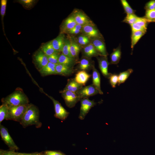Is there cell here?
Returning a JSON list of instances; mask_svg holds the SVG:
<instances>
[{
	"mask_svg": "<svg viewBox=\"0 0 155 155\" xmlns=\"http://www.w3.org/2000/svg\"><path fill=\"white\" fill-rule=\"evenodd\" d=\"M60 92L66 106L69 108L74 107L80 99L76 93L68 90H62Z\"/></svg>",
	"mask_w": 155,
	"mask_h": 155,
	"instance_id": "cell-4",
	"label": "cell"
},
{
	"mask_svg": "<svg viewBox=\"0 0 155 155\" xmlns=\"http://www.w3.org/2000/svg\"><path fill=\"white\" fill-rule=\"evenodd\" d=\"M40 50L47 56L56 53H59L54 49L51 41L42 45L41 47Z\"/></svg>",
	"mask_w": 155,
	"mask_h": 155,
	"instance_id": "cell-27",
	"label": "cell"
},
{
	"mask_svg": "<svg viewBox=\"0 0 155 155\" xmlns=\"http://www.w3.org/2000/svg\"><path fill=\"white\" fill-rule=\"evenodd\" d=\"M39 118V112L38 108L30 103L20 123L24 127L32 125H35L38 127L41 125Z\"/></svg>",
	"mask_w": 155,
	"mask_h": 155,
	"instance_id": "cell-1",
	"label": "cell"
},
{
	"mask_svg": "<svg viewBox=\"0 0 155 155\" xmlns=\"http://www.w3.org/2000/svg\"><path fill=\"white\" fill-rule=\"evenodd\" d=\"M43 154L44 155H65L60 152L52 150L46 151Z\"/></svg>",
	"mask_w": 155,
	"mask_h": 155,
	"instance_id": "cell-42",
	"label": "cell"
},
{
	"mask_svg": "<svg viewBox=\"0 0 155 155\" xmlns=\"http://www.w3.org/2000/svg\"><path fill=\"white\" fill-rule=\"evenodd\" d=\"M31 155H44V154L40 153H37L32 154Z\"/></svg>",
	"mask_w": 155,
	"mask_h": 155,
	"instance_id": "cell-45",
	"label": "cell"
},
{
	"mask_svg": "<svg viewBox=\"0 0 155 155\" xmlns=\"http://www.w3.org/2000/svg\"><path fill=\"white\" fill-rule=\"evenodd\" d=\"M91 43L93 44L96 49L101 56H107V53L105 44L104 40L95 38L91 39Z\"/></svg>",
	"mask_w": 155,
	"mask_h": 155,
	"instance_id": "cell-14",
	"label": "cell"
},
{
	"mask_svg": "<svg viewBox=\"0 0 155 155\" xmlns=\"http://www.w3.org/2000/svg\"><path fill=\"white\" fill-rule=\"evenodd\" d=\"M60 55L59 53H57L47 56L49 62L55 64H57Z\"/></svg>",
	"mask_w": 155,
	"mask_h": 155,
	"instance_id": "cell-39",
	"label": "cell"
},
{
	"mask_svg": "<svg viewBox=\"0 0 155 155\" xmlns=\"http://www.w3.org/2000/svg\"><path fill=\"white\" fill-rule=\"evenodd\" d=\"M72 14L77 24L82 26L87 24L95 25L89 18L82 10L75 9L73 11Z\"/></svg>",
	"mask_w": 155,
	"mask_h": 155,
	"instance_id": "cell-10",
	"label": "cell"
},
{
	"mask_svg": "<svg viewBox=\"0 0 155 155\" xmlns=\"http://www.w3.org/2000/svg\"><path fill=\"white\" fill-rule=\"evenodd\" d=\"M18 1L21 4L24 8L29 9L33 7L36 1L34 0H20Z\"/></svg>",
	"mask_w": 155,
	"mask_h": 155,
	"instance_id": "cell-34",
	"label": "cell"
},
{
	"mask_svg": "<svg viewBox=\"0 0 155 155\" xmlns=\"http://www.w3.org/2000/svg\"><path fill=\"white\" fill-rule=\"evenodd\" d=\"M93 62L91 59L82 56L79 61L78 62V69L80 71H86L92 69L93 67L94 66Z\"/></svg>",
	"mask_w": 155,
	"mask_h": 155,
	"instance_id": "cell-16",
	"label": "cell"
},
{
	"mask_svg": "<svg viewBox=\"0 0 155 155\" xmlns=\"http://www.w3.org/2000/svg\"><path fill=\"white\" fill-rule=\"evenodd\" d=\"M130 26L132 32L139 31H146L147 29L138 25L135 23L130 25Z\"/></svg>",
	"mask_w": 155,
	"mask_h": 155,
	"instance_id": "cell-41",
	"label": "cell"
},
{
	"mask_svg": "<svg viewBox=\"0 0 155 155\" xmlns=\"http://www.w3.org/2000/svg\"><path fill=\"white\" fill-rule=\"evenodd\" d=\"M78 62L74 59L69 57L62 53L60 54L58 60V63L62 64L71 68H73Z\"/></svg>",
	"mask_w": 155,
	"mask_h": 155,
	"instance_id": "cell-24",
	"label": "cell"
},
{
	"mask_svg": "<svg viewBox=\"0 0 155 155\" xmlns=\"http://www.w3.org/2000/svg\"><path fill=\"white\" fill-rule=\"evenodd\" d=\"M30 104L16 106H8V114L7 120H12L20 122Z\"/></svg>",
	"mask_w": 155,
	"mask_h": 155,
	"instance_id": "cell-3",
	"label": "cell"
},
{
	"mask_svg": "<svg viewBox=\"0 0 155 155\" xmlns=\"http://www.w3.org/2000/svg\"><path fill=\"white\" fill-rule=\"evenodd\" d=\"M8 114V106L2 104L0 106V123L4 120H7Z\"/></svg>",
	"mask_w": 155,
	"mask_h": 155,
	"instance_id": "cell-30",
	"label": "cell"
},
{
	"mask_svg": "<svg viewBox=\"0 0 155 155\" xmlns=\"http://www.w3.org/2000/svg\"><path fill=\"white\" fill-rule=\"evenodd\" d=\"M82 33L87 36L91 40L95 38L104 40L102 35L95 25L87 24L83 26Z\"/></svg>",
	"mask_w": 155,
	"mask_h": 155,
	"instance_id": "cell-5",
	"label": "cell"
},
{
	"mask_svg": "<svg viewBox=\"0 0 155 155\" xmlns=\"http://www.w3.org/2000/svg\"><path fill=\"white\" fill-rule=\"evenodd\" d=\"M83 86V85L77 82L74 79H69L67 80V83L63 90H68L76 93Z\"/></svg>",
	"mask_w": 155,
	"mask_h": 155,
	"instance_id": "cell-22",
	"label": "cell"
},
{
	"mask_svg": "<svg viewBox=\"0 0 155 155\" xmlns=\"http://www.w3.org/2000/svg\"><path fill=\"white\" fill-rule=\"evenodd\" d=\"M80 101L81 107L79 118L80 119L83 120L92 108L96 105V103L88 98L82 99Z\"/></svg>",
	"mask_w": 155,
	"mask_h": 155,
	"instance_id": "cell-8",
	"label": "cell"
},
{
	"mask_svg": "<svg viewBox=\"0 0 155 155\" xmlns=\"http://www.w3.org/2000/svg\"><path fill=\"white\" fill-rule=\"evenodd\" d=\"M121 46L119 45L116 49H114L111 54L110 63L111 64H117L119 63L121 57Z\"/></svg>",
	"mask_w": 155,
	"mask_h": 155,
	"instance_id": "cell-25",
	"label": "cell"
},
{
	"mask_svg": "<svg viewBox=\"0 0 155 155\" xmlns=\"http://www.w3.org/2000/svg\"><path fill=\"white\" fill-rule=\"evenodd\" d=\"M76 93L80 100L82 99L88 98L90 96L99 94L92 84L82 87Z\"/></svg>",
	"mask_w": 155,
	"mask_h": 155,
	"instance_id": "cell-11",
	"label": "cell"
},
{
	"mask_svg": "<svg viewBox=\"0 0 155 155\" xmlns=\"http://www.w3.org/2000/svg\"><path fill=\"white\" fill-rule=\"evenodd\" d=\"M61 52H62V53L64 55L74 59L70 51V42L69 39L65 40L64 44Z\"/></svg>",
	"mask_w": 155,
	"mask_h": 155,
	"instance_id": "cell-31",
	"label": "cell"
},
{
	"mask_svg": "<svg viewBox=\"0 0 155 155\" xmlns=\"http://www.w3.org/2000/svg\"><path fill=\"white\" fill-rule=\"evenodd\" d=\"M64 35L61 34L55 38L51 41L52 46L57 51L61 52L65 43Z\"/></svg>",
	"mask_w": 155,
	"mask_h": 155,
	"instance_id": "cell-23",
	"label": "cell"
},
{
	"mask_svg": "<svg viewBox=\"0 0 155 155\" xmlns=\"http://www.w3.org/2000/svg\"><path fill=\"white\" fill-rule=\"evenodd\" d=\"M24 155H26V153H24Z\"/></svg>",
	"mask_w": 155,
	"mask_h": 155,
	"instance_id": "cell-48",
	"label": "cell"
},
{
	"mask_svg": "<svg viewBox=\"0 0 155 155\" xmlns=\"http://www.w3.org/2000/svg\"><path fill=\"white\" fill-rule=\"evenodd\" d=\"M15 152L14 151L11 150L9 151L1 150L0 155H14Z\"/></svg>",
	"mask_w": 155,
	"mask_h": 155,
	"instance_id": "cell-43",
	"label": "cell"
},
{
	"mask_svg": "<svg viewBox=\"0 0 155 155\" xmlns=\"http://www.w3.org/2000/svg\"><path fill=\"white\" fill-rule=\"evenodd\" d=\"M69 39L70 42V51L72 57L76 61H78L79 54L82 47L73 38L70 37Z\"/></svg>",
	"mask_w": 155,
	"mask_h": 155,
	"instance_id": "cell-17",
	"label": "cell"
},
{
	"mask_svg": "<svg viewBox=\"0 0 155 155\" xmlns=\"http://www.w3.org/2000/svg\"><path fill=\"white\" fill-rule=\"evenodd\" d=\"M121 2L127 14H134L135 10L132 9L126 0H121Z\"/></svg>",
	"mask_w": 155,
	"mask_h": 155,
	"instance_id": "cell-35",
	"label": "cell"
},
{
	"mask_svg": "<svg viewBox=\"0 0 155 155\" xmlns=\"http://www.w3.org/2000/svg\"><path fill=\"white\" fill-rule=\"evenodd\" d=\"M77 24L74 16L72 14L66 18L63 22L61 28V34H67Z\"/></svg>",
	"mask_w": 155,
	"mask_h": 155,
	"instance_id": "cell-13",
	"label": "cell"
},
{
	"mask_svg": "<svg viewBox=\"0 0 155 155\" xmlns=\"http://www.w3.org/2000/svg\"><path fill=\"white\" fill-rule=\"evenodd\" d=\"M146 32L144 31H137L132 32L131 36V47L132 51L135 45L141 38L145 34Z\"/></svg>",
	"mask_w": 155,
	"mask_h": 155,
	"instance_id": "cell-26",
	"label": "cell"
},
{
	"mask_svg": "<svg viewBox=\"0 0 155 155\" xmlns=\"http://www.w3.org/2000/svg\"><path fill=\"white\" fill-rule=\"evenodd\" d=\"M24 153H20L18 152H15L14 155H24Z\"/></svg>",
	"mask_w": 155,
	"mask_h": 155,
	"instance_id": "cell-46",
	"label": "cell"
},
{
	"mask_svg": "<svg viewBox=\"0 0 155 155\" xmlns=\"http://www.w3.org/2000/svg\"><path fill=\"white\" fill-rule=\"evenodd\" d=\"M148 3L155 7V0H152L149 1Z\"/></svg>",
	"mask_w": 155,
	"mask_h": 155,
	"instance_id": "cell-44",
	"label": "cell"
},
{
	"mask_svg": "<svg viewBox=\"0 0 155 155\" xmlns=\"http://www.w3.org/2000/svg\"><path fill=\"white\" fill-rule=\"evenodd\" d=\"M133 71V70L132 69H129L120 73L118 75V85L119 86L121 84L124 83Z\"/></svg>",
	"mask_w": 155,
	"mask_h": 155,
	"instance_id": "cell-28",
	"label": "cell"
},
{
	"mask_svg": "<svg viewBox=\"0 0 155 155\" xmlns=\"http://www.w3.org/2000/svg\"><path fill=\"white\" fill-rule=\"evenodd\" d=\"M2 104L8 106H16L29 104V99L22 89L17 88L12 93L1 99Z\"/></svg>",
	"mask_w": 155,
	"mask_h": 155,
	"instance_id": "cell-2",
	"label": "cell"
},
{
	"mask_svg": "<svg viewBox=\"0 0 155 155\" xmlns=\"http://www.w3.org/2000/svg\"><path fill=\"white\" fill-rule=\"evenodd\" d=\"M92 84L98 91L99 94H102L103 92L100 87V73L95 68L94 65L92 68Z\"/></svg>",
	"mask_w": 155,
	"mask_h": 155,
	"instance_id": "cell-19",
	"label": "cell"
},
{
	"mask_svg": "<svg viewBox=\"0 0 155 155\" xmlns=\"http://www.w3.org/2000/svg\"><path fill=\"white\" fill-rule=\"evenodd\" d=\"M75 40L82 48L91 42V40L88 37L82 34L79 35Z\"/></svg>",
	"mask_w": 155,
	"mask_h": 155,
	"instance_id": "cell-29",
	"label": "cell"
},
{
	"mask_svg": "<svg viewBox=\"0 0 155 155\" xmlns=\"http://www.w3.org/2000/svg\"><path fill=\"white\" fill-rule=\"evenodd\" d=\"M83 26L78 24L69 31L67 34L70 35H75L82 33Z\"/></svg>",
	"mask_w": 155,
	"mask_h": 155,
	"instance_id": "cell-36",
	"label": "cell"
},
{
	"mask_svg": "<svg viewBox=\"0 0 155 155\" xmlns=\"http://www.w3.org/2000/svg\"><path fill=\"white\" fill-rule=\"evenodd\" d=\"M7 2V0H1L0 13L2 20L5 13Z\"/></svg>",
	"mask_w": 155,
	"mask_h": 155,
	"instance_id": "cell-40",
	"label": "cell"
},
{
	"mask_svg": "<svg viewBox=\"0 0 155 155\" xmlns=\"http://www.w3.org/2000/svg\"><path fill=\"white\" fill-rule=\"evenodd\" d=\"M0 133L2 140L11 150H17L19 148L4 126L0 124Z\"/></svg>",
	"mask_w": 155,
	"mask_h": 155,
	"instance_id": "cell-9",
	"label": "cell"
},
{
	"mask_svg": "<svg viewBox=\"0 0 155 155\" xmlns=\"http://www.w3.org/2000/svg\"><path fill=\"white\" fill-rule=\"evenodd\" d=\"M55 68L57 75L63 76L70 75L74 72L73 68L59 63L56 64Z\"/></svg>",
	"mask_w": 155,
	"mask_h": 155,
	"instance_id": "cell-18",
	"label": "cell"
},
{
	"mask_svg": "<svg viewBox=\"0 0 155 155\" xmlns=\"http://www.w3.org/2000/svg\"><path fill=\"white\" fill-rule=\"evenodd\" d=\"M32 154H26V155H31Z\"/></svg>",
	"mask_w": 155,
	"mask_h": 155,
	"instance_id": "cell-47",
	"label": "cell"
},
{
	"mask_svg": "<svg viewBox=\"0 0 155 155\" xmlns=\"http://www.w3.org/2000/svg\"><path fill=\"white\" fill-rule=\"evenodd\" d=\"M81 50L82 56L88 58L101 56L91 42L82 48Z\"/></svg>",
	"mask_w": 155,
	"mask_h": 155,
	"instance_id": "cell-15",
	"label": "cell"
},
{
	"mask_svg": "<svg viewBox=\"0 0 155 155\" xmlns=\"http://www.w3.org/2000/svg\"><path fill=\"white\" fill-rule=\"evenodd\" d=\"M138 18L134 14H127L123 22L131 25L136 22Z\"/></svg>",
	"mask_w": 155,
	"mask_h": 155,
	"instance_id": "cell-33",
	"label": "cell"
},
{
	"mask_svg": "<svg viewBox=\"0 0 155 155\" xmlns=\"http://www.w3.org/2000/svg\"><path fill=\"white\" fill-rule=\"evenodd\" d=\"M33 63L39 71L49 62L48 57L40 50L36 52L33 56Z\"/></svg>",
	"mask_w": 155,
	"mask_h": 155,
	"instance_id": "cell-6",
	"label": "cell"
},
{
	"mask_svg": "<svg viewBox=\"0 0 155 155\" xmlns=\"http://www.w3.org/2000/svg\"><path fill=\"white\" fill-rule=\"evenodd\" d=\"M148 22L147 20L144 17H138L135 23L138 25L147 29V24Z\"/></svg>",
	"mask_w": 155,
	"mask_h": 155,
	"instance_id": "cell-38",
	"label": "cell"
},
{
	"mask_svg": "<svg viewBox=\"0 0 155 155\" xmlns=\"http://www.w3.org/2000/svg\"><path fill=\"white\" fill-rule=\"evenodd\" d=\"M46 95L51 99L54 104L55 111L54 116L62 121L65 120L69 115V112L62 106L59 101L52 96Z\"/></svg>",
	"mask_w": 155,
	"mask_h": 155,
	"instance_id": "cell-7",
	"label": "cell"
},
{
	"mask_svg": "<svg viewBox=\"0 0 155 155\" xmlns=\"http://www.w3.org/2000/svg\"><path fill=\"white\" fill-rule=\"evenodd\" d=\"M56 65L49 62L47 65L42 68L39 71L40 75L43 76L57 75L55 68Z\"/></svg>",
	"mask_w": 155,
	"mask_h": 155,
	"instance_id": "cell-20",
	"label": "cell"
},
{
	"mask_svg": "<svg viewBox=\"0 0 155 155\" xmlns=\"http://www.w3.org/2000/svg\"><path fill=\"white\" fill-rule=\"evenodd\" d=\"M144 18L148 22H155V9L146 10Z\"/></svg>",
	"mask_w": 155,
	"mask_h": 155,
	"instance_id": "cell-32",
	"label": "cell"
},
{
	"mask_svg": "<svg viewBox=\"0 0 155 155\" xmlns=\"http://www.w3.org/2000/svg\"><path fill=\"white\" fill-rule=\"evenodd\" d=\"M97 59L99 67L102 74L104 77L108 79L112 73L108 72V68L109 63L108 61L107 56L98 57Z\"/></svg>",
	"mask_w": 155,
	"mask_h": 155,
	"instance_id": "cell-12",
	"label": "cell"
},
{
	"mask_svg": "<svg viewBox=\"0 0 155 155\" xmlns=\"http://www.w3.org/2000/svg\"><path fill=\"white\" fill-rule=\"evenodd\" d=\"M108 79L112 87L113 88H115L117 84L118 83V75L116 74H111Z\"/></svg>",
	"mask_w": 155,
	"mask_h": 155,
	"instance_id": "cell-37",
	"label": "cell"
},
{
	"mask_svg": "<svg viewBox=\"0 0 155 155\" xmlns=\"http://www.w3.org/2000/svg\"><path fill=\"white\" fill-rule=\"evenodd\" d=\"M91 76L86 71L81 70L76 73L74 79L78 83L84 86Z\"/></svg>",
	"mask_w": 155,
	"mask_h": 155,
	"instance_id": "cell-21",
	"label": "cell"
}]
</instances>
